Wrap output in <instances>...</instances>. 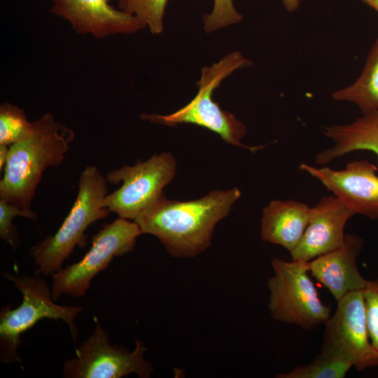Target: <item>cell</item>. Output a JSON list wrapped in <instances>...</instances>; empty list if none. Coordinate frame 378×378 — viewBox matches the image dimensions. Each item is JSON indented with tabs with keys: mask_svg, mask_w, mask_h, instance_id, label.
I'll return each mask as SVG.
<instances>
[{
	"mask_svg": "<svg viewBox=\"0 0 378 378\" xmlns=\"http://www.w3.org/2000/svg\"><path fill=\"white\" fill-rule=\"evenodd\" d=\"M113 0H49L50 11L67 21L79 34L103 38L146 27L134 15L111 5Z\"/></svg>",
	"mask_w": 378,
	"mask_h": 378,
	"instance_id": "7c38bea8",
	"label": "cell"
},
{
	"mask_svg": "<svg viewBox=\"0 0 378 378\" xmlns=\"http://www.w3.org/2000/svg\"><path fill=\"white\" fill-rule=\"evenodd\" d=\"M353 367L349 361L318 354L309 364L298 365L290 371L279 374L277 378H344Z\"/></svg>",
	"mask_w": 378,
	"mask_h": 378,
	"instance_id": "ac0fdd59",
	"label": "cell"
},
{
	"mask_svg": "<svg viewBox=\"0 0 378 378\" xmlns=\"http://www.w3.org/2000/svg\"><path fill=\"white\" fill-rule=\"evenodd\" d=\"M332 97L335 101L356 105L363 114L378 112V37L358 78L351 85L334 92Z\"/></svg>",
	"mask_w": 378,
	"mask_h": 378,
	"instance_id": "e0dca14e",
	"label": "cell"
},
{
	"mask_svg": "<svg viewBox=\"0 0 378 378\" xmlns=\"http://www.w3.org/2000/svg\"><path fill=\"white\" fill-rule=\"evenodd\" d=\"M132 352L111 345L109 338L97 322L92 334L76 350L75 356L62 368L66 378H121L130 373L148 377L153 372L151 365L144 359L146 350L143 342L136 340Z\"/></svg>",
	"mask_w": 378,
	"mask_h": 378,
	"instance_id": "30bf717a",
	"label": "cell"
},
{
	"mask_svg": "<svg viewBox=\"0 0 378 378\" xmlns=\"http://www.w3.org/2000/svg\"><path fill=\"white\" fill-rule=\"evenodd\" d=\"M363 290L350 293L337 302L335 312L324 323L320 352L346 360L358 370L378 365V353L369 335Z\"/></svg>",
	"mask_w": 378,
	"mask_h": 378,
	"instance_id": "9c48e42d",
	"label": "cell"
},
{
	"mask_svg": "<svg viewBox=\"0 0 378 378\" xmlns=\"http://www.w3.org/2000/svg\"><path fill=\"white\" fill-rule=\"evenodd\" d=\"M268 279V309L272 318L307 330L324 324L331 309L321 300L310 278L308 262L274 258Z\"/></svg>",
	"mask_w": 378,
	"mask_h": 378,
	"instance_id": "8992f818",
	"label": "cell"
},
{
	"mask_svg": "<svg viewBox=\"0 0 378 378\" xmlns=\"http://www.w3.org/2000/svg\"><path fill=\"white\" fill-rule=\"evenodd\" d=\"M354 215L347 204L336 196L323 197L311 207L302 237L290 252L291 259L309 262L340 246L345 238L346 223Z\"/></svg>",
	"mask_w": 378,
	"mask_h": 378,
	"instance_id": "4fadbf2b",
	"label": "cell"
},
{
	"mask_svg": "<svg viewBox=\"0 0 378 378\" xmlns=\"http://www.w3.org/2000/svg\"><path fill=\"white\" fill-rule=\"evenodd\" d=\"M22 294V302L15 309L3 307L0 312V359L4 363H21L18 354L21 335L43 319L62 320L69 326L73 340L78 330L74 320L83 307L62 306L54 302L52 290L38 274H2Z\"/></svg>",
	"mask_w": 378,
	"mask_h": 378,
	"instance_id": "5b68a950",
	"label": "cell"
},
{
	"mask_svg": "<svg viewBox=\"0 0 378 378\" xmlns=\"http://www.w3.org/2000/svg\"><path fill=\"white\" fill-rule=\"evenodd\" d=\"M176 161L169 153L153 155L146 161L138 160L134 166L125 165L109 172L107 183L122 184L108 194L105 206L119 217L134 220L140 213L164 195L162 190L174 177Z\"/></svg>",
	"mask_w": 378,
	"mask_h": 378,
	"instance_id": "ba28073f",
	"label": "cell"
},
{
	"mask_svg": "<svg viewBox=\"0 0 378 378\" xmlns=\"http://www.w3.org/2000/svg\"><path fill=\"white\" fill-rule=\"evenodd\" d=\"M168 0H133L127 13L134 15L152 34L163 31L164 10Z\"/></svg>",
	"mask_w": 378,
	"mask_h": 378,
	"instance_id": "ffe728a7",
	"label": "cell"
},
{
	"mask_svg": "<svg viewBox=\"0 0 378 378\" xmlns=\"http://www.w3.org/2000/svg\"><path fill=\"white\" fill-rule=\"evenodd\" d=\"M321 133L332 144L316 155L315 162L318 164H327L357 150L372 151L378 158V112L363 114L345 125H324Z\"/></svg>",
	"mask_w": 378,
	"mask_h": 378,
	"instance_id": "2e32d148",
	"label": "cell"
},
{
	"mask_svg": "<svg viewBox=\"0 0 378 378\" xmlns=\"http://www.w3.org/2000/svg\"><path fill=\"white\" fill-rule=\"evenodd\" d=\"M9 153V146L0 145V171L4 170Z\"/></svg>",
	"mask_w": 378,
	"mask_h": 378,
	"instance_id": "cb8c5ba5",
	"label": "cell"
},
{
	"mask_svg": "<svg viewBox=\"0 0 378 378\" xmlns=\"http://www.w3.org/2000/svg\"><path fill=\"white\" fill-rule=\"evenodd\" d=\"M311 207L293 200H272L262 210V241L292 251L300 241L308 224Z\"/></svg>",
	"mask_w": 378,
	"mask_h": 378,
	"instance_id": "9a60e30c",
	"label": "cell"
},
{
	"mask_svg": "<svg viewBox=\"0 0 378 378\" xmlns=\"http://www.w3.org/2000/svg\"><path fill=\"white\" fill-rule=\"evenodd\" d=\"M133 0H118V4L120 9L127 11Z\"/></svg>",
	"mask_w": 378,
	"mask_h": 378,
	"instance_id": "484cf974",
	"label": "cell"
},
{
	"mask_svg": "<svg viewBox=\"0 0 378 378\" xmlns=\"http://www.w3.org/2000/svg\"><path fill=\"white\" fill-rule=\"evenodd\" d=\"M363 293L370 338L378 353V279L368 280Z\"/></svg>",
	"mask_w": 378,
	"mask_h": 378,
	"instance_id": "603a6c76",
	"label": "cell"
},
{
	"mask_svg": "<svg viewBox=\"0 0 378 378\" xmlns=\"http://www.w3.org/2000/svg\"><path fill=\"white\" fill-rule=\"evenodd\" d=\"M74 136L71 129L50 113L32 121L28 133L9 146L0 181V200L31 209L44 171L64 160Z\"/></svg>",
	"mask_w": 378,
	"mask_h": 378,
	"instance_id": "7a4b0ae2",
	"label": "cell"
},
{
	"mask_svg": "<svg viewBox=\"0 0 378 378\" xmlns=\"http://www.w3.org/2000/svg\"><path fill=\"white\" fill-rule=\"evenodd\" d=\"M282 1L284 6L289 12L296 10L300 4V0H282Z\"/></svg>",
	"mask_w": 378,
	"mask_h": 378,
	"instance_id": "d4e9b609",
	"label": "cell"
},
{
	"mask_svg": "<svg viewBox=\"0 0 378 378\" xmlns=\"http://www.w3.org/2000/svg\"><path fill=\"white\" fill-rule=\"evenodd\" d=\"M243 16L235 9L233 0H214L211 12L204 16V29L211 33L221 28L237 24Z\"/></svg>",
	"mask_w": 378,
	"mask_h": 378,
	"instance_id": "7402d4cb",
	"label": "cell"
},
{
	"mask_svg": "<svg viewBox=\"0 0 378 378\" xmlns=\"http://www.w3.org/2000/svg\"><path fill=\"white\" fill-rule=\"evenodd\" d=\"M241 197L237 188L213 190L188 202L162 197L134 220L143 234L155 236L171 255L192 258L210 245L216 225L228 216Z\"/></svg>",
	"mask_w": 378,
	"mask_h": 378,
	"instance_id": "6da1fadb",
	"label": "cell"
},
{
	"mask_svg": "<svg viewBox=\"0 0 378 378\" xmlns=\"http://www.w3.org/2000/svg\"><path fill=\"white\" fill-rule=\"evenodd\" d=\"M31 122L24 111L10 103L0 105V145L10 146L29 131Z\"/></svg>",
	"mask_w": 378,
	"mask_h": 378,
	"instance_id": "d6986e66",
	"label": "cell"
},
{
	"mask_svg": "<svg viewBox=\"0 0 378 378\" xmlns=\"http://www.w3.org/2000/svg\"><path fill=\"white\" fill-rule=\"evenodd\" d=\"M301 170L318 180L328 191L342 200L356 214L378 220L377 168L368 160L349 162L343 169L327 166L300 164Z\"/></svg>",
	"mask_w": 378,
	"mask_h": 378,
	"instance_id": "8fae6325",
	"label": "cell"
},
{
	"mask_svg": "<svg viewBox=\"0 0 378 378\" xmlns=\"http://www.w3.org/2000/svg\"><path fill=\"white\" fill-rule=\"evenodd\" d=\"M143 234L139 226L118 217L106 224L92 239V246L84 257L52 275V299L62 295L83 297L93 278L104 270L112 260L133 250L136 238Z\"/></svg>",
	"mask_w": 378,
	"mask_h": 378,
	"instance_id": "52a82bcc",
	"label": "cell"
},
{
	"mask_svg": "<svg viewBox=\"0 0 378 378\" xmlns=\"http://www.w3.org/2000/svg\"><path fill=\"white\" fill-rule=\"evenodd\" d=\"M15 216H23L36 220L37 215L31 209H24L15 204L0 200V237L15 250L19 244L16 227L13 224Z\"/></svg>",
	"mask_w": 378,
	"mask_h": 378,
	"instance_id": "44dd1931",
	"label": "cell"
},
{
	"mask_svg": "<svg viewBox=\"0 0 378 378\" xmlns=\"http://www.w3.org/2000/svg\"><path fill=\"white\" fill-rule=\"evenodd\" d=\"M378 13V0H360Z\"/></svg>",
	"mask_w": 378,
	"mask_h": 378,
	"instance_id": "4316f807",
	"label": "cell"
},
{
	"mask_svg": "<svg viewBox=\"0 0 378 378\" xmlns=\"http://www.w3.org/2000/svg\"><path fill=\"white\" fill-rule=\"evenodd\" d=\"M363 246V239L346 234L338 248L309 261L310 274L323 284L336 302L347 294L363 290L367 284L357 266V259Z\"/></svg>",
	"mask_w": 378,
	"mask_h": 378,
	"instance_id": "5bb4252c",
	"label": "cell"
},
{
	"mask_svg": "<svg viewBox=\"0 0 378 378\" xmlns=\"http://www.w3.org/2000/svg\"><path fill=\"white\" fill-rule=\"evenodd\" d=\"M251 65V61L240 52L226 55L216 63L202 69L197 82V93L188 104L169 115L143 113L141 118L168 126L194 124L218 134L229 144L246 148L254 153L265 146L244 145L241 140L246 134L245 125L234 114L223 110L212 97L214 91L225 78L237 69Z\"/></svg>",
	"mask_w": 378,
	"mask_h": 378,
	"instance_id": "277c9868",
	"label": "cell"
},
{
	"mask_svg": "<svg viewBox=\"0 0 378 378\" xmlns=\"http://www.w3.org/2000/svg\"><path fill=\"white\" fill-rule=\"evenodd\" d=\"M106 183V177L95 166L85 167L80 176L76 198L57 231L30 249L36 274L52 275L62 269L76 246H86L85 230L110 214L104 204L108 195Z\"/></svg>",
	"mask_w": 378,
	"mask_h": 378,
	"instance_id": "3957f363",
	"label": "cell"
}]
</instances>
